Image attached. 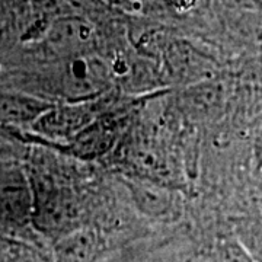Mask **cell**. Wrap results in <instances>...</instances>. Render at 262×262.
I'll list each match as a JSON object with an SVG mask.
<instances>
[{
	"instance_id": "cell-1",
	"label": "cell",
	"mask_w": 262,
	"mask_h": 262,
	"mask_svg": "<svg viewBox=\"0 0 262 262\" xmlns=\"http://www.w3.org/2000/svg\"><path fill=\"white\" fill-rule=\"evenodd\" d=\"M61 91L73 102L105 92L111 83V67L98 56L86 54L66 60L61 75Z\"/></svg>"
},
{
	"instance_id": "cell-2",
	"label": "cell",
	"mask_w": 262,
	"mask_h": 262,
	"mask_svg": "<svg viewBox=\"0 0 262 262\" xmlns=\"http://www.w3.org/2000/svg\"><path fill=\"white\" fill-rule=\"evenodd\" d=\"M94 38V28L88 20L76 16H66L56 19L48 27L42 41L50 54L66 61L91 54Z\"/></svg>"
},
{
	"instance_id": "cell-3",
	"label": "cell",
	"mask_w": 262,
	"mask_h": 262,
	"mask_svg": "<svg viewBox=\"0 0 262 262\" xmlns=\"http://www.w3.org/2000/svg\"><path fill=\"white\" fill-rule=\"evenodd\" d=\"M32 220V191L22 169L0 168V225L22 226Z\"/></svg>"
},
{
	"instance_id": "cell-4",
	"label": "cell",
	"mask_w": 262,
	"mask_h": 262,
	"mask_svg": "<svg viewBox=\"0 0 262 262\" xmlns=\"http://www.w3.org/2000/svg\"><path fill=\"white\" fill-rule=\"evenodd\" d=\"M94 122V114L83 103L53 105L29 130L48 140H75Z\"/></svg>"
},
{
	"instance_id": "cell-5",
	"label": "cell",
	"mask_w": 262,
	"mask_h": 262,
	"mask_svg": "<svg viewBox=\"0 0 262 262\" xmlns=\"http://www.w3.org/2000/svg\"><path fill=\"white\" fill-rule=\"evenodd\" d=\"M53 105L35 95L0 89V127L29 128Z\"/></svg>"
},
{
	"instance_id": "cell-6",
	"label": "cell",
	"mask_w": 262,
	"mask_h": 262,
	"mask_svg": "<svg viewBox=\"0 0 262 262\" xmlns=\"http://www.w3.org/2000/svg\"><path fill=\"white\" fill-rule=\"evenodd\" d=\"M99 251V239L92 229L77 227L58 237L54 249L56 262H94Z\"/></svg>"
},
{
	"instance_id": "cell-7",
	"label": "cell",
	"mask_w": 262,
	"mask_h": 262,
	"mask_svg": "<svg viewBox=\"0 0 262 262\" xmlns=\"http://www.w3.org/2000/svg\"><path fill=\"white\" fill-rule=\"evenodd\" d=\"M134 196L137 200L139 207H141L147 214L160 215L169 213V208L173 204L168 191L159 187L139 185L134 188Z\"/></svg>"
},
{
	"instance_id": "cell-8",
	"label": "cell",
	"mask_w": 262,
	"mask_h": 262,
	"mask_svg": "<svg viewBox=\"0 0 262 262\" xmlns=\"http://www.w3.org/2000/svg\"><path fill=\"white\" fill-rule=\"evenodd\" d=\"M8 262H56V259H51L32 245L9 241Z\"/></svg>"
},
{
	"instance_id": "cell-9",
	"label": "cell",
	"mask_w": 262,
	"mask_h": 262,
	"mask_svg": "<svg viewBox=\"0 0 262 262\" xmlns=\"http://www.w3.org/2000/svg\"><path fill=\"white\" fill-rule=\"evenodd\" d=\"M239 241L252 255L255 261L262 262V220L246 227Z\"/></svg>"
},
{
	"instance_id": "cell-10",
	"label": "cell",
	"mask_w": 262,
	"mask_h": 262,
	"mask_svg": "<svg viewBox=\"0 0 262 262\" xmlns=\"http://www.w3.org/2000/svg\"><path fill=\"white\" fill-rule=\"evenodd\" d=\"M219 261L220 262H256L253 256L248 252V249L241 244L239 239L227 241L220 246L219 253Z\"/></svg>"
},
{
	"instance_id": "cell-11",
	"label": "cell",
	"mask_w": 262,
	"mask_h": 262,
	"mask_svg": "<svg viewBox=\"0 0 262 262\" xmlns=\"http://www.w3.org/2000/svg\"><path fill=\"white\" fill-rule=\"evenodd\" d=\"M2 130L5 128L0 127V162L9 163L10 160L18 155V147L9 136H6Z\"/></svg>"
},
{
	"instance_id": "cell-12",
	"label": "cell",
	"mask_w": 262,
	"mask_h": 262,
	"mask_svg": "<svg viewBox=\"0 0 262 262\" xmlns=\"http://www.w3.org/2000/svg\"><path fill=\"white\" fill-rule=\"evenodd\" d=\"M163 2L172 10L182 13V12H188V10L194 9L198 0H163Z\"/></svg>"
},
{
	"instance_id": "cell-13",
	"label": "cell",
	"mask_w": 262,
	"mask_h": 262,
	"mask_svg": "<svg viewBox=\"0 0 262 262\" xmlns=\"http://www.w3.org/2000/svg\"><path fill=\"white\" fill-rule=\"evenodd\" d=\"M256 155H258V159H259L262 165V133L261 136L258 137V141H256Z\"/></svg>"
},
{
	"instance_id": "cell-14",
	"label": "cell",
	"mask_w": 262,
	"mask_h": 262,
	"mask_svg": "<svg viewBox=\"0 0 262 262\" xmlns=\"http://www.w3.org/2000/svg\"><path fill=\"white\" fill-rule=\"evenodd\" d=\"M115 2H131L133 3V2H143V0H115Z\"/></svg>"
},
{
	"instance_id": "cell-15",
	"label": "cell",
	"mask_w": 262,
	"mask_h": 262,
	"mask_svg": "<svg viewBox=\"0 0 262 262\" xmlns=\"http://www.w3.org/2000/svg\"><path fill=\"white\" fill-rule=\"evenodd\" d=\"M261 2H262V0H261Z\"/></svg>"
}]
</instances>
